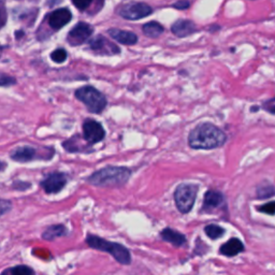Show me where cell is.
Segmentation results:
<instances>
[{
	"mask_svg": "<svg viewBox=\"0 0 275 275\" xmlns=\"http://www.w3.org/2000/svg\"><path fill=\"white\" fill-rule=\"evenodd\" d=\"M226 134L211 122H204L194 127L188 136V144L194 150H213L226 142Z\"/></svg>",
	"mask_w": 275,
	"mask_h": 275,
	"instance_id": "obj_1",
	"label": "cell"
},
{
	"mask_svg": "<svg viewBox=\"0 0 275 275\" xmlns=\"http://www.w3.org/2000/svg\"><path fill=\"white\" fill-rule=\"evenodd\" d=\"M132 176V171L125 167H106L88 178V183L99 187H115L125 185Z\"/></svg>",
	"mask_w": 275,
	"mask_h": 275,
	"instance_id": "obj_2",
	"label": "cell"
},
{
	"mask_svg": "<svg viewBox=\"0 0 275 275\" xmlns=\"http://www.w3.org/2000/svg\"><path fill=\"white\" fill-rule=\"evenodd\" d=\"M86 242H88L90 248L94 250L108 252L118 262L122 264H129L132 262V255H130V252L122 244L110 242L108 240H104L102 238H99L98 236L92 234H88V236L86 238Z\"/></svg>",
	"mask_w": 275,
	"mask_h": 275,
	"instance_id": "obj_3",
	"label": "cell"
},
{
	"mask_svg": "<svg viewBox=\"0 0 275 275\" xmlns=\"http://www.w3.org/2000/svg\"><path fill=\"white\" fill-rule=\"evenodd\" d=\"M76 97L88 108L90 113L99 114L106 106V98L101 92L92 86H84L76 92Z\"/></svg>",
	"mask_w": 275,
	"mask_h": 275,
	"instance_id": "obj_4",
	"label": "cell"
},
{
	"mask_svg": "<svg viewBox=\"0 0 275 275\" xmlns=\"http://www.w3.org/2000/svg\"><path fill=\"white\" fill-rule=\"evenodd\" d=\"M198 186L194 184H180L174 192L176 206L180 213H188L192 208L197 198Z\"/></svg>",
	"mask_w": 275,
	"mask_h": 275,
	"instance_id": "obj_5",
	"label": "cell"
},
{
	"mask_svg": "<svg viewBox=\"0 0 275 275\" xmlns=\"http://www.w3.org/2000/svg\"><path fill=\"white\" fill-rule=\"evenodd\" d=\"M153 12H154L153 8H152V6H148V4L136 2H130L122 4L118 10V13L122 18L129 20H141L143 18L150 16Z\"/></svg>",
	"mask_w": 275,
	"mask_h": 275,
	"instance_id": "obj_6",
	"label": "cell"
},
{
	"mask_svg": "<svg viewBox=\"0 0 275 275\" xmlns=\"http://www.w3.org/2000/svg\"><path fill=\"white\" fill-rule=\"evenodd\" d=\"M83 136L88 144H96L104 139L106 132L97 120H86L83 124Z\"/></svg>",
	"mask_w": 275,
	"mask_h": 275,
	"instance_id": "obj_7",
	"label": "cell"
},
{
	"mask_svg": "<svg viewBox=\"0 0 275 275\" xmlns=\"http://www.w3.org/2000/svg\"><path fill=\"white\" fill-rule=\"evenodd\" d=\"M67 184V176L60 172H54L41 182V187L46 194L60 192Z\"/></svg>",
	"mask_w": 275,
	"mask_h": 275,
	"instance_id": "obj_8",
	"label": "cell"
},
{
	"mask_svg": "<svg viewBox=\"0 0 275 275\" xmlns=\"http://www.w3.org/2000/svg\"><path fill=\"white\" fill-rule=\"evenodd\" d=\"M92 32L94 30L90 24L81 22V23H78L74 28H72L71 32H69L68 39L71 42V44L80 46L90 38Z\"/></svg>",
	"mask_w": 275,
	"mask_h": 275,
	"instance_id": "obj_9",
	"label": "cell"
},
{
	"mask_svg": "<svg viewBox=\"0 0 275 275\" xmlns=\"http://www.w3.org/2000/svg\"><path fill=\"white\" fill-rule=\"evenodd\" d=\"M90 48L100 55H116L120 53V48L108 41L104 36H97L95 39L90 41Z\"/></svg>",
	"mask_w": 275,
	"mask_h": 275,
	"instance_id": "obj_10",
	"label": "cell"
},
{
	"mask_svg": "<svg viewBox=\"0 0 275 275\" xmlns=\"http://www.w3.org/2000/svg\"><path fill=\"white\" fill-rule=\"evenodd\" d=\"M71 18L72 14L69 11V9L62 8L52 12V14H50L48 18V24L53 30H58L69 23L71 20Z\"/></svg>",
	"mask_w": 275,
	"mask_h": 275,
	"instance_id": "obj_11",
	"label": "cell"
},
{
	"mask_svg": "<svg viewBox=\"0 0 275 275\" xmlns=\"http://www.w3.org/2000/svg\"><path fill=\"white\" fill-rule=\"evenodd\" d=\"M171 32L178 38H185L197 32V26L190 20H178L172 24Z\"/></svg>",
	"mask_w": 275,
	"mask_h": 275,
	"instance_id": "obj_12",
	"label": "cell"
},
{
	"mask_svg": "<svg viewBox=\"0 0 275 275\" xmlns=\"http://www.w3.org/2000/svg\"><path fill=\"white\" fill-rule=\"evenodd\" d=\"M224 196L220 192L217 190H208L204 194V206H202L201 211L212 213L214 210L220 208L224 204Z\"/></svg>",
	"mask_w": 275,
	"mask_h": 275,
	"instance_id": "obj_13",
	"label": "cell"
},
{
	"mask_svg": "<svg viewBox=\"0 0 275 275\" xmlns=\"http://www.w3.org/2000/svg\"><path fill=\"white\" fill-rule=\"evenodd\" d=\"M38 157V150L30 146H20L11 153V158L14 162H28L34 160V159Z\"/></svg>",
	"mask_w": 275,
	"mask_h": 275,
	"instance_id": "obj_14",
	"label": "cell"
},
{
	"mask_svg": "<svg viewBox=\"0 0 275 275\" xmlns=\"http://www.w3.org/2000/svg\"><path fill=\"white\" fill-rule=\"evenodd\" d=\"M108 34L111 36V37L118 41L120 44L125 46H134L138 42V36L129 30H118V28H111V30H108Z\"/></svg>",
	"mask_w": 275,
	"mask_h": 275,
	"instance_id": "obj_15",
	"label": "cell"
},
{
	"mask_svg": "<svg viewBox=\"0 0 275 275\" xmlns=\"http://www.w3.org/2000/svg\"><path fill=\"white\" fill-rule=\"evenodd\" d=\"M243 250H244L243 243L238 240V238H230L228 242L224 243L220 250V254L224 256H227V257L236 256L238 254H240V252Z\"/></svg>",
	"mask_w": 275,
	"mask_h": 275,
	"instance_id": "obj_16",
	"label": "cell"
},
{
	"mask_svg": "<svg viewBox=\"0 0 275 275\" xmlns=\"http://www.w3.org/2000/svg\"><path fill=\"white\" fill-rule=\"evenodd\" d=\"M160 236L164 241L169 242L176 246V248H180V246L186 244V236L171 228H164L160 232Z\"/></svg>",
	"mask_w": 275,
	"mask_h": 275,
	"instance_id": "obj_17",
	"label": "cell"
},
{
	"mask_svg": "<svg viewBox=\"0 0 275 275\" xmlns=\"http://www.w3.org/2000/svg\"><path fill=\"white\" fill-rule=\"evenodd\" d=\"M142 32L146 36V37L158 38L159 36L164 32V28L160 23H158V22L152 20L142 26Z\"/></svg>",
	"mask_w": 275,
	"mask_h": 275,
	"instance_id": "obj_18",
	"label": "cell"
},
{
	"mask_svg": "<svg viewBox=\"0 0 275 275\" xmlns=\"http://www.w3.org/2000/svg\"><path fill=\"white\" fill-rule=\"evenodd\" d=\"M66 234H67V229L64 225H53L48 227L44 232L42 234V238H44V240L50 241V240H54V238H60Z\"/></svg>",
	"mask_w": 275,
	"mask_h": 275,
	"instance_id": "obj_19",
	"label": "cell"
},
{
	"mask_svg": "<svg viewBox=\"0 0 275 275\" xmlns=\"http://www.w3.org/2000/svg\"><path fill=\"white\" fill-rule=\"evenodd\" d=\"M275 194V190L274 187L272 186V184L268 183V182H264L262 184H259L257 187V197L259 199H266L270 198Z\"/></svg>",
	"mask_w": 275,
	"mask_h": 275,
	"instance_id": "obj_20",
	"label": "cell"
},
{
	"mask_svg": "<svg viewBox=\"0 0 275 275\" xmlns=\"http://www.w3.org/2000/svg\"><path fill=\"white\" fill-rule=\"evenodd\" d=\"M2 275H36V273L28 266H16L6 270Z\"/></svg>",
	"mask_w": 275,
	"mask_h": 275,
	"instance_id": "obj_21",
	"label": "cell"
},
{
	"mask_svg": "<svg viewBox=\"0 0 275 275\" xmlns=\"http://www.w3.org/2000/svg\"><path fill=\"white\" fill-rule=\"evenodd\" d=\"M204 232L210 238H212V240H217V238H220V236H222L224 234H225L226 231H225V229L222 228L220 226L211 224V225H208L204 228Z\"/></svg>",
	"mask_w": 275,
	"mask_h": 275,
	"instance_id": "obj_22",
	"label": "cell"
},
{
	"mask_svg": "<svg viewBox=\"0 0 275 275\" xmlns=\"http://www.w3.org/2000/svg\"><path fill=\"white\" fill-rule=\"evenodd\" d=\"M50 58H52L57 64L64 62V60H66V58H67L66 50H64V48H57V50H55L54 52L52 53V55H50Z\"/></svg>",
	"mask_w": 275,
	"mask_h": 275,
	"instance_id": "obj_23",
	"label": "cell"
},
{
	"mask_svg": "<svg viewBox=\"0 0 275 275\" xmlns=\"http://www.w3.org/2000/svg\"><path fill=\"white\" fill-rule=\"evenodd\" d=\"M257 208H258V211L262 213H264L268 215H274L275 214V201L268 202V204H266L262 206H258Z\"/></svg>",
	"mask_w": 275,
	"mask_h": 275,
	"instance_id": "obj_24",
	"label": "cell"
},
{
	"mask_svg": "<svg viewBox=\"0 0 275 275\" xmlns=\"http://www.w3.org/2000/svg\"><path fill=\"white\" fill-rule=\"evenodd\" d=\"M11 208H12V202L11 201L0 199V217L8 213L9 211H11Z\"/></svg>",
	"mask_w": 275,
	"mask_h": 275,
	"instance_id": "obj_25",
	"label": "cell"
},
{
	"mask_svg": "<svg viewBox=\"0 0 275 275\" xmlns=\"http://www.w3.org/2000/svg\"><path fill=\"white\" fill-rule=\"evenodd\" d=\"M16 83V80L4 74H0V86H11Z\"/></svg>",
	"mask_w": 275,
	"mask_h": 275,
	"instance_id": "obj_26",
	"label": "cell"
},
{
	"mask_svg": "<svg viewBox=\"0 0 275 275\" xmlns=\"http://www.w3.org/2000/svg\"><path fill=\"white\" fill-rule=\"evenodd\" d=\"M262 108L271 114H275V97L264 101L262 104Z\"/></svg>",
	"mask_w": 275,
	"mask_h": 275,
	"instance_id": "obj_27",
	"label": "cell"
},
{
	"mask_svg": "<svg viewBox=\"0 0 275 275\" xmlns=\"http://www.w3.org/2000/svg\"><path fill=\"white\" fill-rule=\"evenodd\" d=\"M72 2L76 6L78 10H86L92 2V0H72Z\"/></svg>",
	"mask_w": 275,
	"mask_h": 275,
	"instance_id": "obj_28",
	"label": "cell"
},
{
	"mask_svg": "<svg viewBox=\"0 0 275 275\" xmlns=\"http://www.w3.org/2000/svg\"><path fill=\"white\" fill-rule=\"evenodd\" d=\"M190 6V2L188 0H178L176 4H172V8L176 10H186Z\"/></svg>",
	"mask_w": 275,
	"mask_h": 275,
	"instance_id": "obj_29",
	"label": "cell"
}]
</instances>
